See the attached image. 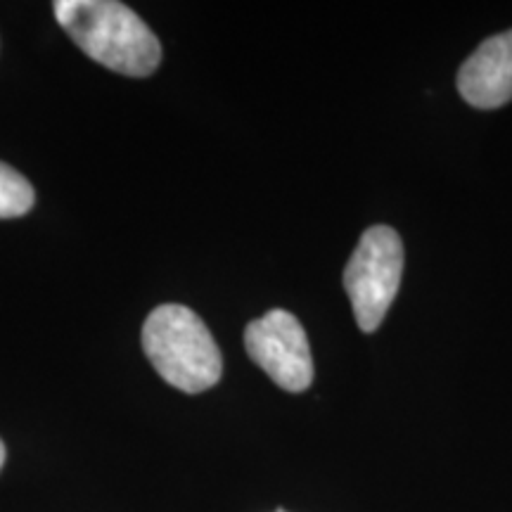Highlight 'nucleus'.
I'll list each match as a JSON object with an SVG mask.
<instances>
[{
	"label": "nucleus",
	"instance_id": "1",
	"mask_svg": "<svg viewBox=\"0 0 512 512\" xmlns=\"http://www.w3.org/2000/svg\"><path fill=\"white\" fill-rule=\"evenodd\" d=\"M60 27L88 57L126 76H150L162 60L152 29L117 0H57Z\"/></svg>",
	"mask_w": 512,
	"mask_h": 512
},
{
	"label": "nucleus",
	"instance_id": "2",
	"mask_svg": "<svg viewBox=\"0 0 512 512\" xmlns=\"http://www.w3.org/2000/svg\"><path fill=\"white\" fill-rule=\"evenodd\" d=\"M143 349L157 373L185 394L207 392L221 380L219 344L188 306H157L143 325Z\"/></svg>",
	"mask_w": 512,
	"mask_h": 512
},
{
	"label": "nucleus",
	"instance_id": "3",
	"mask_svg": "<svg viewBox=\"0 0 512 512\" xmlns=\"http://www.w3.org/2000/svg\"><path fill=\"white\" fill-rule=\"evenodd\" d=\"M403 242L394 228L373 226L361 235L344 268V287L358 328L375 332L401 287Z\"/></svg>",
	"mask_w": 512,
	"mask_h": 512
},
{
	"label": "nucleus",
	"instance_id": "4",
	"mask_svg": "<svg viewBox=\"0 0 512 512\" xmlns=\"http://www.w3.org/2000/svg\"><path fill=\"white\" fill-rule=\"evenodd\" d=\"M245 347L252 361L285 392H304L313 382L309 339L297 318L273 309L252 320L245 330Z\"/></svg>",
	"mask_w": 512,
	"mask_h": 512
},
{
	"label": "nucleus",
	"instance_id": "5",
	"mask_svg": "<svg viewBox=\"0 0 512 512\" xmlns=\"http://www.w3.org/2000/svg\"><path fill=\"white\" fill-rule=\"evenodd\" d=\"M458 91L477 110H496L512 100V29L496 34L467 57Z\"/></svg>",
	"mask_w": 512,
	"mask_h": 512
},
{
	"label": "nucleus",
	"instance_id": "6",
	"mask_svg": "<svg viewBox=\"0 0 512 512\" xmlns=\"http://www.w3.org/2000/svg\"><path fill=\"white\" fill-rule=\"evenodd\" d=\"M34 188L19 171L0 162V219L24 216L34 207Z\"/></svg>",
	"mask_w": 512,
	"mask_h": 512
},
{
	"label": "nucleus",
	"instance_id": "7",
	"mask_svg": "<svg viewBox=\"0 0 512 512\" xmlns=\"http://www.w3.org/2000/svg\"><path fill=\"white\" fill-rule=\"evenodd\" d=\"M5 456H8V453H5V444H3V439H0V470H3V465H5Z\"/></svg>",
	"mask_w": 512,
	"mask_h": 512
},
{
	"label": "nucleus",
	"instance_id": "8",
	"mask_svg": "<svg viewBox=\"0 0 512 512\" xmlns=\"http://www.w3.org/2000/svg\"><path fill=\"white\" fill-rule=\"evenodd\" d=\"M275 512H285V510H275Z\"/></svg>",
	"mask_w": 512,
	"mask_h": 512
}]
</instances>
